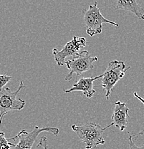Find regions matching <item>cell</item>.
Wrapping results in <instances>:
<instances>
[{
	"label": "cell",
	"mask_w": 144,
	"mask_h": 149,
	"mask_svg": "<svg viewBox=\"0 0 144 149\" xmlns=\"http://www.w3.org/2000/svg\"><path fill=\"white\" fill-rule=\"evenodd\" d=\"M84 22L86 24V32L88 35L93 37L102 32L103 23H108L111 25L118 27V24L107 19L100 12V9L97 6V2L95 1L88 9L83 10Z\"/></svg>",
	"instance_id": "obj_4"
},
{
	"label": "cell",
	"mask_w": 144,
	"mask_h": 149,
	"mask_svg": "<svg viewBox=\"0 0 144 149\" xmlns=\"http://www.w3.org/2000/svg\"><path fill=\"white\" fill-rule=\"evenodd\" d=\"M134 137V135L133 136H130L128 137V142H129V146L130 149H144V145L142 146H138L136 145V143H134L133 138Z\"/></svg>",
	"instance_id": "obj_13"
},
{
	"label": "cell",
	"mask_w": 144,
	"mask_h": 149,
	"mask_svg": "<svg viewBox=\"0 0 144 149\" xmlns=\"http://www.w3.org/2000/svg\"><path fill=\"white\" fill-rule=\"evenodd\" d=\"M103 74H100L96 77H81L76 83L74 84L72 88L68 90H63L65 93H70L74 91H82L88 98H91L95 93L94 89L93 83L96 80L101 78Z\"/></svg>",
	"instance_id": "obj_8"
},
{
	"label": "cell",
	"mask_w": 144,
	"mask_h": 149,
	"mask_svg": "<svg viewBox=\"0 0 144 149\" xmlns=\"http://www.w3.org/2000/svg\"><path fill=\"white\" fill-rule=\"evenodd\" d=\"M88 45L85 37L74 36L71 41L68 42L61 50L54 48L52 55L59 66H63L67 57H74L78 55L83 47Z\"/></svg>",
	"instance_id": "obj_7"
},
{
	"label": "cell",
	"mask_w": 144,
	"mask_h": 149,
	"mask_svg": "<svg viewBox=\"0 0 144 149\" xmlns=\"http://www.w3.org/2000/svg\"><path fill=\"white\" fill-rule=\"evenodd\" d=\"M112 125H113V123H111L106 128H103L97 123L88 122L85 125L80 126L72 125V129L75 132L80 141L86 144V149H91L96 148L97 146L106 143L103 138V132Z\"/></svg>",
	"instance_id": "obj_1"
},
{
	"label": "cell",
	"mask_w": 144,
	"mask_h": 149,
	"mask_svg": "<svg viewBox=\"0 0 144 149\" xmlns=\"http://www.w3.org/2000/svg\"><path fill=\"white\" fill-rule=\"evenodd\" d=\"M38 146H42L44 149H48V141L46 136H43L39 141Z\"/></svg>",
	"instance_id": "obj_14"
},
{
	"label": "cell",
	"mask_w": 144,
	"mask_h": 149,
	"mask_svg": "<svg viewBox=\"0 0 144 149\" xmlns=\"http://www.w3.org/2000/svg\"><path fill=\"white\" fill-rule=\"evenodd\" d=\"M134 95L135 96V97H136V98L138 99V100H140V101L142 103H143V105H144V99L143 98V97H141V96L139 95L138 94V93H136V92H134Z\"/></svg>",
	"instance_id": "obj_15"
},
{
	"label": "cell",
	"mask_w": 144,
	"mask_h": 149,
	"mask_svg": "<svg viewBox=\"0 0 144 149\" xmlns=\"http://www.w3.org/2000/svg\"><path fill=\"white\" fill-rule=\"evenodd\" d=\"M14 143L9 142L5 137V133L0 130V149H12Z\"/></svg>",
	"instance_id": "obj_11"
},
{
	"label": "cell",
	"mask_w": 144,
	"mask_h": 149,
	"mask_svg": "<svg viewBox=\"0 0 144 149\" xmlns=\"http://www.w3.org/2000/svg\"><path fill=\"white\" fill-rule=\"evenodd\" d=\"M13 78V76L8 75L7 74H0V89L4 88V87L7 85L11 80Z\"/></svg>",
	"instance_id": "obj_12"
},
{
	"label": "cell",
	"mask_w": 144,
	"mask_h": 149,
	"mask_svg": "<svg viewBox=\"0 0 144 149\" xmlns=\"http://www.w3.org/2000/svg\"><path fill=\"white\" fill-rule=\"evenodd\" d=\"M24 88L23 82L20 81L19 88L15 91H12L9 88L0 89V125L4 116L9 112L21 111L25 106V100L17 98L18 93Z\"/></svg>",
	"instance_id": "obj_3"
},
{
	"label": "cell",
	"mask_w": 144,
	"mask_h": 149,
	"mask_svg": "<svg viewBox=\"0 0 144 149\" xmlns=\"http://www.w3.org/2000/svg\"><path fill=\"white\" fill-rule=\"evenodd\" d=\"M42 132H48L52 133L55 136H58L60 130L58 128L54 127H44L40 128L38 126H35L34 129L31 132H27L25 130H22L19 132L15 137L8 139L10 141H15L17 138L19 139V143L17 144H14L12 149H32L34 143L38 139V136Z\"/></svg>",
	"instance_id": "obj_6"
},
{
	"label": "cell",
	"mask_w": 144,
	"mask_h": 149,
	"mask_svg": "<svg viewBox=\"0 0 144 149\" xmlns=\"http://www.w3.org/2000/svg\"><path fill=\"white\" fill-rule=\"evenodd\" d=\"M129 108L127 107L126 103L117 101L115 103L113 114L112 116V120L115 128L120 129V131H124L128 126V119Z\"/></svg>",
	"instance_id": "obj_9"
},
{
	"label": "cell",
	"mask_w": 144,
	"mask_h": 149,
	"mask_svg": "<svg viewBox=\"0 0 144 149\" xmlns=\"http://www.w3.org/2000/svg\"><path fill=\"white\" fill-rule=\"evenodd\" d=\"M131 67L125 66L124 62L118 60H113L110 62L106 71L101 77V83L96 87H101L106 91L107 100L110 98L113 88L118 82L124 77L125 73L130 69Z\"/></svg>",
	"instance_id": "obj_2"
},
{
	"label": "cell",
	"mask_w": 144,
	"mask_h": 149,
	"mask_svg": "<svg viewBox=\"0 0 144 149\" xmlns=\"http://www.w3.org/2000/svg\"><path fill=\"white\" fill-rule=\"evenodd\" d=\"M118 9L132 12L139 19L144 20V9L135 0H119L115 7V10Z\"/></svg>",
	"instance_id": "obj_10"
},
{
	"label": "cell",
	"mask_w": 144,
	"mask_h": 149,
	"mask_svg": "<svg viewBox=\"0 0 144 149\" xmlns=\"http://www.w3.org/2000/svg\"><path fill=\"white\" fill-rule=\"evenodd\" d=\"M97 57H92L87 50H81L78 55L70 60H66L65 64L69 69L70 72L65 77L66 81L72 79V74H76L77 77L87 71L90 70L94 68L93 63L97 61Z\"/></svg>",
	"instance_id": "obj_5"
}]
</instances>
